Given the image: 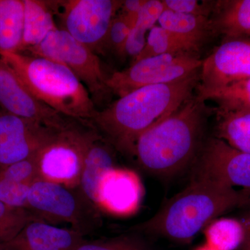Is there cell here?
I'll list each match as a JSON object with an SVG mask.
<instances>
[{"label": "cell", "instance_id": "cell-3", "mask_svg": "<svg viewBox=\"0 0 250 250\" xmlns=\"http://www.w3.org/2000/svg\"><path fill=\"white\" fill-rule=\"evenodd\" d=\"M205 103L192 96L177 111L139 136L133 154L143 170L167 179L193 165L202 149Z\"/></svg>", "mask_w": 250, "mask_h": 250}, {"label": "cell", "instance_id": "cell-29", "mask_svg": "<svg viewBox=\"0 0 250 250\" xmlns=\"http://www.w3.org/2000/svg\"><path fill=\"white\" fill-rule=\"evenodd\" d=\"M166 10L179 14L208 16L211 9L197 0H162Z\"/></svg>", "mask_w": 250, "mask_h": 250}, {"label": "cell", "instance_id": "cell-31", "mask_svg": "<svg viewBox=\"0 0 250 250\" xmlns=\"http://www.w3.org/2000/svg\"><path fill=\"white\" fill-rule=\"evenodd\" d=\"M248 210L246 215L241 219V222L243 224L245 231V238L242 243L241 250H250V205L245 207Z\"/></svg>", "mask_w": 250, "mask_h": 250}, {"label": "cell", "instance_id": "cell-33", "mask_svg": "<svg viewBox=\"0 0 250 250\" xmlns=\"http://www.w3.org/2000/svg\"><path fill=\"white\" fill-rule=\"evenodd\" d=\"M196 250H215L212 249V248H210V247H208V246H207V245H205V246L200 247V248H199L198 249H197Z\"/></svg>", "mask_w": 250, "mask_h": 250}, {"label": "cell", "instance_id": "cell-4", "mask_svg": "<svg viewBox=\"0 0 250 250\" xmlns=\"http://www.w3.org/2000/svg\"><path fill=\"white\" fill-rule=\"evenodd\" d=\"M31 95L62 116L90 123L98 110L75 74L59 62L29 54L0 52Z\"/></svg>", "mask_w": 250, "mask_h": 250}, {"label": "cell", "instance_id": "cell-8", "mask_svg": "<svg viewBox=\"0 0 250 250\" xmlns=\"http://www.w3.org/2000/svg\"><path fill=\"white\" fill-rule=\"evenodd\" d=\"M27 52L29 55L54 61L70 69L85 85L93 100L108 90V77L105 76L98 55L63 29L57 28L52 31L39 45Z\"/></svg>", "mask_w": 250, "mask_h": 250}, {"label": "cell", "instance_id": "cell-5", "mask_svg": "<svg viewBox=\"0 0 250 250\" xmlns=\"http://www.w3.org/2000/svg\"><path fill=\"white\" fill-rule=\"evenodd\" d=\"M27 209L41 221L56 226L67 224L83 236L101 226L100 210L80 187L38 179L29 189Z\"/></svg>", "mask_w": 250, "mask_h": 250}, {"label": "cell", "instance_id": "cell-24", "mask_svg": "<svg viewBox=\"0 0 250 250\" xmlns=\"http://www.w3.org/2000/svg\"><path fill=\"white\" fill-rule=\"evenodd\" d=\"M207 246L215 250H236L241 248L245 231L241 220L218 218L205 228Z\"/></svg>", "mask_w": 250, "mask_h": 250}, {"label": "cell", "instance_id": "cell-34", "mask_svg": "<svg viewBox=\"0 0 250 250\" xmlns=\"http://www.w3.org/2000/svg\"><path fill=\"white\" fill-rule=\"evenodd\" d=\"M0 250H9L6 249V248H0Z\"/></svg>", "mask_w": 250, "mask_h": 250}, {"label": "cell", "instance_id": "cell-23", "mask_svg": "<svg viewBox=\"0 0 250 250\" xmlns=\"http://www.w3.org/2000/svg\"><path fill=\"white\" fill-rule=\"evenodd\" d=\"M165 8L160 0H146L140 11L137 21L131 29L125 45V54L133 57L134 60L142 52L146 43V34L150 31Z\"/></svg>", "mask_w": 250, "mask_h": 250}, {"label": "cell", "instance_id": "cell-25", "mask_svg": "<svg viewBox=\"0 0 250 250\" xmlns=\"http://www.w3.org/2000/svg\"><path fill=\"white\" fill-rule=\"evenodd\" d=\"M173 54L198 55V52L170 31L161 26H154L149 31L142 52L133 62L149 57Z\"/></svg>", "mask_w": 250, "mask_h": 250}, {"label": "cell", "instance_id": "cell-17", "mask_svg": "<svg viewBox=\"0 0 250 250\" xmlns=\"http://www.w3.org/2000/svg\"><path fill=\"white\" fill-rule=\"evenodd\" d=\"M213 9V34L223 36L224 41L250 37V0L219 1Z\"/></svg>", "mask_w": 250, "mask_h": 250}, {"label": "cell", "instance_id": "cell-12", "mask_svg": "<svg viewBox=\"0 0 250 250\" xmlns=\"http://www.w3.org/2000/svg\"><path fill=\"white\" fill-rule=\"evenodd\" d=\"M250 78V37L224 41L202 62L197 88L214 90Z\"/></svg>", "mask_w": 250, "mask_h": 250}, {"label": "cell", "instance_id": "cell-10", "mask_svg": "<svg viewBox=\"0 0 250 250\" xmlns=\"http://www.w3.org/2000/svg\"><path fill=\"white\" fill-rule=\"evenodd\" d=\"M192 176L250 192V154L237 150L218 138H211L200 149Z\"/></svg>", "mask_w": 250, "mask_h": 250}, {"label": "cell", "instance_id": "cell-11", "mask_svg": "<svg viewBox=\"0 0 250 250\" xmlns=\"http://www.w3.org/2000/svg\"><path fill=\"white\" fill-rule=\"evenodd\" d=\"M59 130L0 110V170L36 155Z\"/></svg>", "mask_w": 250, "mask_h": 250}, {"label": "cell", "instance_id": "cell-30", "mask_svg": "<svg viewBox=\"0 0 250 250\" xmlns=\"http://www.w3.org/2000/svg\"><path fill=\"white\" fill-rule=\"evenodd\" d=\"M146 0H126L123 1L121 6L122 16L131 24V29L134 27L140 11L144 6Z\"/></svg>", "mask_w": 250, "mask_h": 250}, {"label": "cell", "instance_id": "cell-26", "mask_svg": "<svg viewBox=\"0 0 250 250\" xmlns=\"http://www.w3.org/2000/svg\"><path fill=\"white\" fill-rule=\"evenodd\" d=\"M76 250H152L136 234L122 235L103 241L83 242Z\"/></svg>", "mask_w": 250, "mask_h": 250}, {"label": "cell", "instance_id": "cell-1", "mask_svg": "<svg viewBox=\"0 0 250 250\" xmlns=\"http://www.w3.org/2000/svg\"><path fill=\"white\" fill-rule=\"evenodd\" d=\"M199 82L197 72L172 83L139 88L121 97L104 109L98 110L90 123L118 151L133 154L139 136L191 98Z\"/></svg>", "mask_w": 250, "mask_h": 250}, {"label": "cell", "instance_id": "cell-15", "mask_svg": "<svg viewBox=\"0 0 250 250\" xmlns=\"http://www.w3.org/2000/svg\"><path fill=\"white\" fill-rule=\"evenodd\" d=\"M84 236L71 228L33 220L12 241L4 246L9 250H76Z\"/></svg>", "mask_w": 250, "mask_h": 250}, {"label": "cell", "instance_id": "cell-16", "mask_svg": "<svg viewBox=\"0 0 250 250\" xmlns=\"http://www.w3.org/2000/svg\"><path fill=\"white\" fill-rule=\"evenodd\" d=\"M115 166L113 150L100 134L90 143L85 152L80 183L82 191L97 207L100 181L104 174Z\"/></svg>", "mask_w": 250, "mask_h": 250}, {"label": "cell", "instance_id": "cell-21", "mask_svg": "<svg viewBox=\"0 0 250 250\" xmlns=\"http://www.w3.org/2000/svg\"><path fill=\"white\" fill-rule=\"evenodd\" d=\"M217 138L237 150L250 154V111H215Z\"/></svg>", "mask_w": 250, "mask_h": 250}, {"label": "cell", "instance_id": "cell-28", "mask_svg": "<svg viewBox=\"0 0 250 250\" xmlns=\"http://www.w3.org/2000/svg\"><path fill=\"white\" fill-rule=\"evenodd\" d=\"M131 29V24L121 14L115 17L108 29L104 47H109L116 53L125 54Z\"/></svg>", "mask_w": 250, "mask_h": 250}, {"label": "cell", "instance_id": "cell-7", "mask_svg": "<svg viewBox=\"0 0 250 250\" xmlns=\"http://www.w3.org/2000/svg\"><path fill=\"white\" fill-rule=\"evenodd\" d=\"M202 62L198 55L164 54L133 62L128 68L113 72L106 86L120 98L148 85L164 84L184 80L199 72Z\"/></svg>", "mask_w": 250, "mask_h": 250}, {"label": "cell", "instance_id": "cell-6", "mask_svg": "<svg viewBox=\"0 0 250 250\" xmlns=\"http://www.w3.org/2000/svg\"><path fill=\"white\" fill-rule=\"evenodd\" d=\"M99 135L91 123L72 120L38 152L39 178L67 187H80L85 152Z\"/></svg>", "mask_w": 250, "mask_h": 250}, {"label": "cell", "instance_id": "cell-19", "mask_svg": "<svg viewBox=\"0 0 250 250\" xmlns=\"http://www.w3.org/2000/svg\"><path fill=\"white\" fill-rule=\"evenodd\" d=\"M24 34L18 53H25L39 45L49 33L57 29L51 1L24 0Z\"/></svg>", "mask_w": 250, "mask_h": 250}, {"label": "cell", "instance_id": "cell-27", "mask_svg": "<svg viewBox=\"0 0 250 250\" xmlns=\"http://www.w3.org/2000/svg\"><path fill=\"white\" fill-rule=\"evenodd\" d=\"M38 154V153H37ZM37 154L0 170V179L31 185L39 178Z\"/></svg>", "mask_w": 250, "mask_h": 250}, {"label": "cell", "instance_id": "cell-13", "mask_svg": "<svg viewBox=\"0 0 250 250\" xmlns=\"http://www.w3.org/2000/svg\"><path fill=\"white\" fill-rule=\"evenodd\" d=\"M0 110L57 129H63L72 120L36 100L1 56Z\"/></svg>", "mask_w": 250, "mask_h": 250}, {"label": "cell", "instance_id": "cell-14", "mask_svg": "<svg viewBox=\"0 0 250 250\" xmlns=\"http://www.w3.org/2000/svg\"><path fill=\"white\" fill-rule=\"evenodd\" d=\"M143 195L144 189L139 175L129 169L115 166L100 181L98 207L111 215L129 216L139 209Z\"/></svg>", "mask_w": 250, "mask_h": 250}, {"label": "cell", "instance_id": "cell-18", "mask_svg": "<svg viewBox=\"0 0 250 250\" xmlns=\"http://www.w3.org/2000/svg\"><path fill=\"white\" fill-rule=\"evenodd\" d=\"M159 23L199 52L208 36L213 34L208 16L179 14L164 10Z\"/></svg>", "mask_w": 250, "mask_h": 250}, {"label": "cell", "instance_id": "cell-22", "mask_svg": "<svg viewBox=\"0 0 250 250\" xmlns=\"http://www.w3.org/2000/svg\"><path fill=\"white\" fill-rule=\"evenodd\" d=\"M197 88L199 98L217 104L215 111H250V78L220 89Z\"/></svg>", "mask_w": 250, "mask_h": 250}, {"label": "cell", "instance_id": "cell-20", "mask_svg": "<svg viewBox=\"0 0 250 250\" xmlns=\"http://www.w3.org/2000/svg\"><path fill=\"white\" fill-rule=\"evenodd\" d=\"M24 24V0H0V52H18Z\"/></svg>", "mask_w": 250, "mask_h": 250}, {"label": "cell", "instance_id": "cell-32", "mask_svg": "<svg viewBox=\"0 0 250 250\" xmlns=\"http://www.w3.org/2000/svg\"><path fill=\"white\" fill-rule=\"evenodd\" d=\"M17 236L16 233L11 230L0 226V248H4V246Z\"/></svg>", "mask_w": 250, "mask_h": 250}, {"label": "cell", "instance_id": "cell-2", "mask_svg": "<svg viewBox=\"0 0 250 250\" xmlns=\"http://www.w3.org/2000/svg\"><path fill=\"white\" fill-rule=\"evenodd\" d=\"M250 205V191L192 176L182 191L167 200L154 216L131 230L186 243L220 215Z\"/></svg>", "mask_w": 250, "mask_h": 250}, {"label": "cell", "instance_id": "cell-9", "mask_svg": "<svg viewBox=\"0 0 250 250\" xmlns=\"http://www.w3.org/2000/svg\"><path fill=\"white\" fill-rule=\"evenodd\" d=\"M63 28L74 39L90 49L104 48L108 29L123 1L69 0L59 1Z\"/></svg>", "mask_w": 250, "mask_h": 250}]
</instances>
